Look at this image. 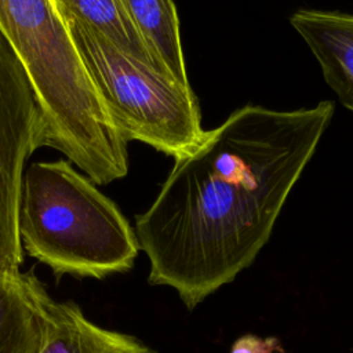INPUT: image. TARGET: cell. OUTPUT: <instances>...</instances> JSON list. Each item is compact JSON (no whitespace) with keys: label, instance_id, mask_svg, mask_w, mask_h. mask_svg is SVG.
<instances>
[{"label":"cell","instance_id":"3","mask_svg":"<svg viewBox=\"0 0 353 353\" xmlns=\"http://www.w3.org/2000/svg\"><path fill=\"white\" fill-rule=\"evenodd\" d=\"M18 233L22 250L58 277L124 273L139 251L117 205L68 160L33 163L23 172Z\"/></svg>","mask_w":353,"mask_h":353},{"label":"cell","instance_id":"8","mask_svg":"<svg viewBox=\"0 0 353 353\" xmlns=\"http://www.w3.org/2000/svg\"><path fill=\"white\" fill-rule=\"evenodd\" d=\"M120 3L163 72L189 87L174 0H120Z\"/></svg>","mask_w":353,"mask_h":353},{"label":"cell","instance_id":"2","mask_svg":"<svg viewBox=\"0 0 353 353\" xmlns=\"http://www.w3.org/2000/svg\"><path fill=\"white\" fill-rule=\"evenodd\" d=\"M0 32L21 61L43 113V146L108 185L128 171L113 125L54 0H0Z\"/></svg>","mask_w":353,"mask_h":353},{"label":"cell","instance_id":"12","mask_svg":"<svg viewBox=\"0 0 353 353\" xmlns=\"http://www.w3.org/2000/svg\"><path fill=\"white\" fill-rule=\"evenodd\" d=\"M283 352L279 341L276 338H259L256 335H244L239 338L230 353H274Z\"/></svg>","mask_w":353,"mask_h":353},{"label":"cell","instance_id":"1","mask_svg":"<svg viewBox=\"0 0 353 353\" xmlns=\"http://www.w3.org/2000/svg\"><path fill=\"white\" fill-rule=\"evenodd\" d=\"M334 114V102L276 110L245 105L175 163L135 236L149 283L188 309L250 266Z\"/></svg>","mask_w":353,"mask_h":353},{"label":"cell","instance_id":"9","mask_svg":"<svg viewBox=\"0 0 353 353\" xmlns=\"http://www.w3.org/2000/svg\"><path fill=\"white\" fill-rule=\"evenodd\" d=\"M62 17L92 28L117 48L165 74L125 14L120 0H54ZM167 76V74H165ZM170 77V76H168Z\"/></svg>","mask_w":353,"mask_h":353},{"label":"cell","instance_id":"5","mask_svg":"<svg viewBox=\"0 0 353 353\" xmlns=\"http://www.w3.org/2000/svg\"><path fill=\"white\" fill-rule=\"evenodd\" d=\"M43 130L36 91L0 32V274L21 272L18 205L23 165L43 146Z\"/></svg>","mask_w":353,"mask_h":353},{"label":"cell","instance_id":"7","mask_svg":"<svg viewBox=\"0 0 353 353\" xmlns=\"http://www.w3.org/2000/svg\"><path fill=\"white\" fill-rule=\"evenodd\" d=\"M47 290L32 273L0 274V353H39Z\"/></svg>","mask_w":353,"mask_h":353},{"label":"cell","instance_id":"10","mask_svg":"<svg viewBox=\"0 0 353 353\" xmlns=\"http://www.w3.org/2000/svg\"><path fill=\"white\" fill-rule=\"evenodd\" d=\"M44 336L39 353H99L108 330L90 321L73 302L46 295Z\"/></svg>","mask_w":353,"mask_h":353},{"label":"cell","instance_id":"4","mask_svg":"<svg viewBox=\"0 0 353 353\" xmlns=\"http://www.w3.org/2000/svg\"><path fill=\"white\" fill-rule=\"evenodd\" d=\"M62 18L92 85L125 142L139 141L176 159L201 139L199 102L190 85L135 59L77 19Z\"/></svg>","mask_w":353,"mask_h":353},{"label":"cell","instance_id":"11","mask_svg":"<svg viewBox=\"0 0 353 353\" xmlns=\"http://www.w3.org/2000/svg\"><path fill=\"white\" fill-rule=\"evenodd\" d=\"M99 353H153L148 346L131 335L108 330Z\"/></svg>","mask_w":353,"mask_h":353},{"label":"cell","instance_id":"6","mask_svg":"<svg viewBox=\"0 0 353 353\" xmlns=\"http://www.w3.org/2000/svg\"><path fill=\"white\" fill-rule=\"evenodd\" d=\"M290 23L317 59L328 87L353 112V14L299 8Z\"/></svg>","mask_w":353,"mask_h":353}]
</instances>
